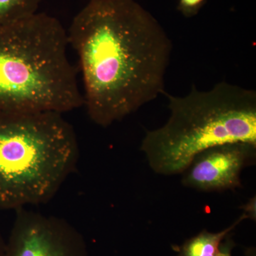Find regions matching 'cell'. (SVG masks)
Returning a JSON list of instances; mask_svg holds the SVG:
<instances>
[{"instance_id":"obj_1","label":"cell","mask_w":256,"mask_h":256,"mask_svg":"<svg viewBox=\"0 0 256 256\" xmlns=\"http://www.w3.org/2000/svg\"><path fill=\"white\" fill-rule=\"evenodd\" d=\"M78 56L84 106L107 128L162 95L172 44L134 0H89L67 31Z\"/></svg>"},{"instance_id":"obj_2","label":"cell","mask_w":256,"mask_h":256,"mask_svg":"<svg viewBox=\"0 0 256 256\" xmlns=\"http://www.w3.org/2000/svg\"><path fill=\"white\" fill-rule=\"evenodd\" d=\"M67 31L36 13L0 28V111L56 112L84 106Z\"/></svg>"},{"instance_id":"obj_3","label":"cell","mask_w":256,"mask_h":256,"mask_svg":"<svg viewBox=\"0 0 256 256\" xmlns=\"http://www.w3.org/2000/svg\"><path fill=\"white\" fill-rule=\"evenodd\" d=\"M170 117L146 131L140 150L156 174H182L194 158L226 143L256 144V92L223 82L207 92L192 86L184 97L164 92Z\"/></svg>"},{"instance_id":"obj_4","label":"cell","mask_w":256,"mask_h":256,"mask_svg":"<svg viewBox=\"0 0 256 256\" xmlns=\"http://www.w3.org/2000/svg\"><path fill=\"white\" fill-rule=\"evenodd\" d=\"M78 156L76 134L63 114L0 111V210L50 201Z\"/></svg>"},{"instance_id":"obj_5","label":"cell","mask_w":256,"mask_h":256,"mask_svg":"<svg viewBox=\"0 0 256 256\" xmlns=\"http://www.w3.org/2000/svg\"><path fill=\"white\" fill-rule=\"evenodd\" d=\"M5 256H88L86 242L66 220L25 208L16 216Z\"/></svg>"},{"instance_id":"obj_6","label":"cell","mask_w":256,"mask_h":256,"mask_svg":"<svg viewBox=\"0 0 256 256\" xmlns=\"http://www.w3.org/2000/svg\"><path fill=\"white\" fill-rule=\"evenodd\" d=\"M256 144L233 142L208 148L197 154L182 173L186 188L222 192L242 188V170L255 162Z\"/></svg>"},{"instance_id":"obj_7","label":"cell","mask_w":256,"mask_h":256,"mask_svg":"<svg viewBox=\"0 0 256 256\" xmlns=\"http://www.w3.org/2000/svg\"><path fill=\"white\" fill-rule=\"evenodd\" d=\"M245 220L246 218L242 214L230 226L218 233L203 230L196 236L188 240L180 248L178 256H217L226 236L239 223Z\"/></svg>"},{"instance_id":"obj_8","label":"cell","mask_w":256,"mask_h":256,"mask_svg":"<svg viewBox=\"0 0 256 256\" xmlns=\"http://www.w3.org/2000/svg\"><path fill=\"white\" fill-rule=\"evenodd\" d=\"M42 0H0V28L38 13Z\"/></svg>"},{"instance_id":"obj_9","label":"cell","mask_w":256,"mask_h":256,"mask_svg":"<svg viewBox=\"0 0 256 256\" xmlns=\"http://www.w3.org/2000/svg\"><path fill=\"white\" fill-rule=\"evenodd\" d=\"M207 0H178V9L185 18L196 16Z\"/></svg>"},{"instance_id":"obj_10","label":"cell","mask_w":256,"mask_h":256,"mask_svg":"<svg viewBox=\"0 0 256 256\" xmlns=\"http://www.w3.org/2000/svg\"><path fill=\"white\" fill-rule=\"evenodd\" d=\"M244 210L242 214L246 218L256 220V196L252 197L245 205L242 206Z\"/></svg>"},{"instance_id":"obj_11","label":"cell","mask_w":256,"mask_h":256,"mask_svg":"<svg viewBox=\"0 0 256 256\" xmlns=\"http://www.w3.org/2000/svg\"><path fill=\"white\" fill-rule=\"evenodd\" d=\"M233 246L232 242H222L220 245V252L217 256H232V249Z\"/></svg>"},{"instance_id":"obj_12","label":"cell","mask_w":256,"mask_h":256,"mask_svg":"<svg viewBox=\"0 0 256 256\" xmlns=\"http://www.w3.org/2000/svg\"><path fill=\"white\" fill-rule=\"evenodd\" d=\"M5 252H6V242H4L0 232V256H5Z\"/></svg>"}]
</instances>
